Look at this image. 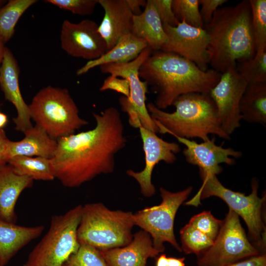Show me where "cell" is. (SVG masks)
<instances>
[{
	"mask_svg": "<svg viewBox=\"0 0 266 266\" xmlns=\"http://www.w3.org/2000/svg\"><path fill=\"white\" fill-rule=\"evenodd\" d=\"M226 266H266V255L260 254Z\"/></svg>",
	"mask_w": 266,
	"mask_h": 266,
	"instance_id": "obj_38",
	"label": "cell"
},
{
	"mask_svg": "<svg viewBox=\"0 0 266 266\" xmlns=\"http://www.w3.org/2000/svg\"><path fill=\"white\" fill-rule=\"evenodd\" d=\"M184 260L185 258L168 257V266H185Z\"/></svg>",
	"mask_w": 266,
	"mask_h": 266,
	"instance_id": "obj_41",
	"label": "cell"
},
{
	"mask_svg": "<svg viewBox=\"0 0 266 266\" xmlns=\"http://www.w3.org/2000/svg\"><path fill=\"white\" fill-rule=\"evenodd\" d=\"M236 69L248 84L266 83V51L238 62Z\"/></svg>",
	"mask_w": 266,
	"mask_h": 266,
	"instance_id": "obj_30",
	"label": "cell"
},
{
	"mask_svg": "<svg viewBox=\"0 0 266 266\" xmlns=\"http://www.w3.org/2000/svg\"><path fill=\"white\" fill-rule=\"evenodd\" d=\"M175 110L166 112L154 103L146 104L159 133L186 139L208 140L209 134L230 140L222 129L215 103L209 93L191 92L180 95L173 102Z\"/></svg>",
	"mask_w": 266,
	"mask_h": 266,
	"instance_id": "obj_4",
	"label": "cell"
},
{
	"mask_svg": "<svg viewBox=\"0 0 266 266\" xmlns=\"http://www.w3.org/2000/svg\"><path fill=\"white\" fill-rule=\"evenodd\" d=\"M227 1L226 0H199V4L201 5L200 13L204 25L210 22L217 9Z\"/></svg>",
	"mask_w": 266,
	"mask_h": 266,
	"instance_id": "obj_37",
	"label": "cell"
},
{
	"mask_svg": "<svg viewBox=\"0 0 266 266\" xmlns=\"http://www.w3.org/2000/svg\"><path fill=\"white\" fill-rule=\"evenodd\" d=\"M0 266H1V265H0Z\"/></svg>",
	"mask_w": 266,
	"mask_h": 266,
	"instance_id": "obj_46",
	"label": "cell"
},
{
	"mask_svg": "<svg viewBox=\"0 0 266 266\" xmlns=\"http://www.w3.org/2000/svg\"><path fill=\"white\" fill-rule=\"evenodd\" d=\"M156 266H168V257L166 254H161L158 257Z\"/></svg>",
	"mask_w": 266,
	"mask_h": 266,
	"instance_id": "obj_42",
	"label": "cell"
},
{
	"mask_svg": "<svg viewBox=\"0 0 266 266\" xmlns=\"http://www.w3.org/2000/svg\"><path fill=\"white\" fill-rule=\"evenodd\" d=\"M93 114L94 128L57 140L51 160L55 178L66 187H77L100 175L113 172L116 155L126 145L124 124L116 108Z\"/></svg>",
	"mask_w": 266,
	"mask_h": 266,
	"instance_id": "obj_1",
	"label": "cell"
},
{
	"mask_svg": "<svg viewBox=\"0 0 266 266\" xmlns=\"http://www.w3.org/2000/svg\"><path fill=\"white\" fill-rule=\"evenodd\" d=\"M5 0H0V8L3 6V4L5 3Z\"/></svg>",
	"mask_w": 266,
	"mask_h": 266,
	"instance_id": "obj_45",
	"label": "cell"
},
{
	"mask_svg": "<svg viewBox=\"0 0 266 266\" xmlns=\"http://www.w3.org/2000/svg\"><path fill=\"white\" fill-rule=\"evenodd\" d=\"M163 24L174 27L179 22L172 9V0H152Z\"/></svg>",
	"mask_w": 266,
	"mask_h": 266,
	"instance_id": "obj_35",
	"label": "cell"
},
{
	"mask_svg": "<svg viewBox=\"0 0 266 266\" xmlns=\"http://www.w3.org/2000/svg\"><path fill=\"white\" fill-rule=\"evenodd\" d=\"M36 1L11 0L0 8V37L4 43L14 35L15 26L23 14Z\"/></svg>",
	"mask_w": 266,
	"mask_h": 266,
	"instance_id": "obj_27",
	"label": "cell"
},
{
	"mask_svg": "<svg viewBox=\"0 0 266 266\" xmlns=\"http://www.w3.org/2000/svg\"><path fill=\"white\" fill-rule=\"evenodd\" d=\"M19 67L10 50L5 47L0 68V87L6 100L11 102L17 111L13 119L15 130L24 133L33 125L29 105L24 100L19 83Z\"/></svg>",
	"mask_w": 266,
	"mask_h": 266,
	"instance_id": "obj_17",
	"label": "cell"
},
{
	"mask_svg": "<svg viewBox=\"0 0 266 266\" xmlns=\"http://www.w3.org/2000/svg\"><path fill=\"white\" fill-rule=\"evenodd\" d=\"M7 116L6 114L0 112V130H2L7 124Z\"/></svg>",
	"mask_w": 266,
	"mask_h": 266,
	"instance_id": "obj_43",
	"label": "cell"
},
{
	"mask_svg": "<svg viewBox=\"0 0 266 266\" xmlns=\"http://www.w3.org/2000/svg\"><path fill=\"white\" fill-rule=\"evenodd\" d=\"M23 133L24 137L21 140H8L7 154L9 160L19 156L48 159L54 157L57 140L51 138L41 128L35 125Z\"/></svg>",
	"mask_w": 266,
	"mask_h": 266,
	"instance_id": "obj_21",
	"label": "cell"
},
{
	"mask_svg": "<svg viewBox=\"0 0 266 266\" xmlns=\"http://www.w3.org/2000/svg\"><path fill=\"white\" fill-rule=\"evenodd\" d=\"M148 46L143 39L134 36L131 33L123 36L110 50L101 57L88 61L76 71L77 75L86 73L90 69L110 64L129 62L135 59Z\"/></svg>",
	"mask_w": 266,
	"mask_h": 266,
	"instance_id": "obj_24",
	"label": "cell"
},
{
	"mask_svg": "<svg viewBox=\"0 0 266 266\" xmlns=\"http://www.w3.org/2000/svg\"><path fill=\"white\" fill-rule=\"evenodd\" d=\"M7 164L17 174L33 180L52 181L56 178L51 159L19 156L10 159Z\"/></svg>",
	"mask_w": 266,
	"mask_h": 266,
	"instance_id": "obj_26",
	"label": "cell"
},
{
	"mask_svg": "<svg viewBox=\"0 0 266 266\" xmlns=\"http://www.w3.org/2000/svg\"><path fill=\"white\" fill-rule=\"evenodd\" d=\"M62 266H108L100 251L86 245H81Z\"/></svg>",
	"mask_w": 266,
	"mask_h": 266,
	"instance_id": "obj_32",
	"label": "cell"
},
{
	"mask_svg": "<svg viewBox=\"0 0 266 266\" xmlns=\"http://www.w3.org/2000/svg\"><path fill=\"white\" fill-rule=\"evenodd\" d=\"M100 252L108 266H146L149 258L160 253L153 246L150 234L142 230L133 235L128 244Z\"/></svg>",
	"mask_w": 266,
	"mask_h": 266,
	"instance_id": "obj_19",
	"label": "cell"
},
{
	"mask_svg": "<svg viewBox=\"0 0 266 266\" xmlns=\"http://www.w3.org/2000/svg\"><path fill=\"white\" fill-rule=\"evenodd\" d=\"M83 205L51 218L49 229L29 254L24 266H62L80 245L77 230Z\"/></svg>",
	"mask_w": 266,
	"mask_h": 266,
	"instance_id": "obj_8",
	"label": "cell"
},
{
	"mask_svg": "<svg viewBox=\"0 0 266 266\" xmlns=\"http://www.w3.org/2000/svg\"><path fill=\"white\" fill-rule=\"evenodd\" d=\"M153 50L148 46L134 60L126 63L110 64L101 66L100 71L110 75L127 79L130 84V96H121L119 103L122 110L127 113L131 126L139 128L142 127L156 133L159 129L150 116L146 104L147 86L141 80L139 70L144 61Z\"/></svg>",
	"mask_w": 266,
	"mask_h": 266,
	"instance_id": "obj_10",
	"label": "cell"
},
{
	"mask_svg": "<svg viewBox=\"0 0 266 266\" xmlns=\"http://www.w3.org/2000/svg\"><path fill=\"white\" fill-rule=\"evenodd\" d=\"M199 0H172V9L176 19L195 27L204 28Z\"/></svg>",
	"mask_w": 266,
	"mask_h": 266,
	"instance_id": "obj_31",
	"label": "cell"
},
{
	"mask_svg": "<svg viewBox=\"0 0 266 266\" xmlns=\"http://www.w3.org/2000/svg\"><path fill=\"white\" fill-rule=\"evenodd\" d=\"M98 25L85 19L77 23L65 20L63 22L60 42L69 55L89 61L98 59L107 51L105 42L98 31Z\"/></svg>",
	"mask_w": 266,
	"mask_h": 266,
	"instance_id": "obj_15",
	"label": "cell"
},
{
	"mask_svg": "<svg viewBox=\"0 0 266 266\" xmlns=\"http://www.w3.org/2000/svg\"><path fill=\"white\" fill-rule=\"evenodd\" d=\"M107 90L115 91L127 98L130 96V84L129 81L125 78L121 79L118 77L109 76L104 80L100 89L101 91Z\"/></svg>",
	"mask_w": 266,
	"mask_h": 266,
	"instance_id": "obj_36",
	"label": "cell"
},
{
	"mask_svg": "<svg viewBox=\"0 0 266 266\" xmlns=\"http://www.w3.org/2000/svg\"><path fill=\"white\" fill-rule=\"evenodd\" d=\"M174 137L186 147L183 151L186 161L198 166L200 172L204 174L216 175L223 170L220 164L233 165L235 161L232 157L239 158L242 156L239 151L216 144L214 137L200 143L189 139Z\"/></svg>",
	"mask_w": 266,
	"mask_h": 266,
	"instance_id": "obj_16",
	"label": "cell"
},
{
	"mask_svg": "<svg viewBox=\"0 0 266 266\" xmlns=\"http://www.w3.org/2000/svg\"><path fill=\"white\" fill-rule=\"evenodd\" d=\"M222 223L223 220L215 218L210 211H203L194 216L188 223L214 241Z\"/></svg>",
	"mask_w": 266,
	"mask_h": 266,
	"instance_id": "obj_33",
	"label": "cell"
},
{
	"mask_svg": "<svg viewBox=\"0 0 266 266\" xmlns=\"http://www.w3.org/2000/svg\"><path fill=\"white\" fill-rule=\"evenodd\" d=\"M203 183L198 193L188 201L190 205L196 206L200 204V200L216 197L223 200L230 209L240 216L245 221L249 234L256 245L263 250L265 247L264 224L262 217V208L266 200V196L260 198L258 195V181L253 179L250 194L232 191L220 182L216 175L200 172ZM260 251V250H259Z\"/></svg>",
	"mask_w": 266,
	"mask_h": 266,
	"instance_id": "obj_7",
	"label": "cell"
},
{
	"mask_svg": "<svg viewBox=\"0 0 266 266\" xmlns=\"http://www.w3.org/2000/svg\"><path fill=\"white\" fill-rule=\"evenodd\" d=\"M29 108L35 125L57 140L88 124L80 117L78 107L66 89L51 86L41 89Z\"/></svg>",
	"mask_w": 266,
	"mask_h": 266,
	"instance_id": "obj_6",
	"label": "cell"
},
{
	"mask_svg": "<svg viewBox=\"0 0 266 266\" xmlns=\"http://www.w3.org/2000/svg\"><path fill=\"white\" fill-rule=\"evenodd\" d=\"M181 249L185 253L199 255L209 248L214 240L189 224L180 231Z\"/></svg>",
	"mask_w": 266,
	"mask_h": 266,
	"instance_id": "obj_29",
	"label": "cell"
},
{
	"mask_svg": "<svg viewBox=\"0 0 266 266\" xmlns=\"http://www.w3.org/2000/svg\"><path fill=\"white\" fill-rule=\"evenodd\" d=\"M261 254L248 240L239 216L229 208L213 244L199 255V266H226Z\"/></svg>",
	"mask_w": 266,
	"mask_h": 266,
	"instance_id": "obj_11",
	"label": "cell"
},
{
	"mask_svg": "<svg viewBox=\"0 0 266 266\" xmlns=\"http://www.w3.org/2000/svg\"><path fill=\"white\" fill-rule=\"evenodd\" d=\"M241 120L266 126V83L248 84L240 102Z\"/></svg>",
	"mask_w": 266,
	"mask_h": 266,
	"instance_id": "obj_25",
	"label": "cell"
},
{
	"mask_svg": "<svg viewBox=\"0 0 266 266\" xmlns=\"http://www.w3.org/2000/svg\"><path fill=\"white\" fill-rule=\"evenodd\" d=\"M131 33L144 40L153 51L162 49L167 36L152 0L146 1L140 14L133 15Z\"/></svg>",
	"mask_w": 266,
	"mask_h": 266,
	"instance_id": "obj_23",
	"label": "cell"
},
{
	"mask_svg": "<svg viewBox=\"0 0 266 266\" xmlns=\"http://www.w3.org/2000/svg\"><path fill=\"white\" fill-rule=\"evenodd\" d=\"M9 139L3 129L0 130V168L8 163L7 144Z\"/></svg>",
	"mask_w": 266,
	"mask_h": 266,
	"instance_id": "obj_39",
	"label": "cell"
},
{
	"mask_svg": "<svg viewBox=\"0 0 266 266\" xmlns=\"http://www.w3.org/2000/svg\"><path fill=\"white\" fill-rule=\"evenodd\" d=\"M33 179L16 173L8 164L0 168V219L15 223L16 202L22 192L32 186Z\"/></svg>",
	"mask_w": 266,
	"mask_h": 266,
	"instance_id": "obj_20",
	"label": "cell"
},
{
	"mask_svg": "<svg viewBox=\"0 0 266 266\" xmlns=\"http://www.w3.org/2000/svg\"><path fill=\"white\" fill-rule=\"evenodd\" d=\"M133 216L132 212L112 210L102 203L86 204L77 230L78 241L99 251L124 246L133 239Z\"/></svg>",
	"mask_w": 266,
	"mask_h": 266,
	"instance_id": "obj_5",
	"label": "cell"
},
{
	"mask_svg": "<svg viewBox=\"0 0 266 266\" xmlns=\"http://www.w3.org/2000/svg\"><path fill=\"white\" fill-rule=\"evenodd\" d=\"M221 73L202 70L194 63L173 53L153 51L139 70V76L156 94L154 104L164 110L181 95L209 93Z\"/></svg>",
	"mask_w": 266,
	"mask_h": 266,
	"instance_id": "obj_2",
	"label": "cell"
},
{
	"mask_svg": "<svg viewBox=\"0 0 266 266\" xmlns=\"http://www.w3.org/2000/svg\"><path fill=\"white\" fill-rule=\"evenodd\" d=\"M44 1L82 16L91 14L98 3V0H47Z\"/></svg>",
	"mask_w": 266,
	"mask_h": 266,
	"instance_id": "obj_34",
	"label": "cell"
},
{
	"mask_svg": "<svg viewBox=\"0 0 266 266\" xmlns=\"http://www.w3.org/2000/svg\"><path fill=\"white\" fill-rule=\"evenodd\" d=\"M249 0L252 12L255 55L258 56L266 51V0Z\"/></svg>",
	"mask_w": 266,
	"mask_h": 266,
	"instance_id": "obj_28",
	"label": "cell"
},
{
	"mask_svg": "<svg viewBox=\"0 0 266 266\" xmlns=\"http://www.w3.org/2000/svg\"><path fill=\"white\" fill-rule=\"evenodd\" d=\"M167 40L161 50L177 54L206 70L209 64V35L204 28L192 26L185 21L172 27L163 25Z\"/></svg>",
	"mask_w": 266,
	"mask_h": 266,
	"instance_id": "obj_13",
	"label": "cell"
},
{
	"mask_svg": "<svg viewBox=\"0 0 266 266\" xmlns=\"http://www.w3.org/2000/svg\"><path fill=\"white\" fill-rule=\"evenodd\" d=\"M4 43H5L0 37V68L3 58L5 48L6 47L4 46Z\"/></svg>",
	"mask_w": 266,
	"mask_h": 266,
	"instance_id": "obj_44",
	"label": "cell"
},
{
	"mask_svg": "<svg viewBox=\"0 0 266 266\" xmlns=\"http://www.w3.org/2000/svg\"><path fill=\"white\" fill-rule=\"evenodd\" d=\"M247 85L236 66L222 73L209 93L217 107L221 128L230 136L240 126V102Z\"/></svg>",
	"mask_w": 266,
	"mask_h": 266,
	"instance_id": "obj_12",
	"label": "cell"
},
{
	"mask_svg": "<svg viewBox=\"0 0 266 266\" xmlns=\"http://www.w3.org/2000/svg\"><path fill=\"white\" fill-rule=\"evenodd\" d=\"M192 190L191 186L176 192L160 187L162 201L159 205L146 207L133 214L134 226L150 234L153 246L160 253L165 251V242L169 243L179 252H182L174 233V218L179 206Z\"/></svg>",
	"mask_w": 266,
	"mask_h": 266,
	"instance_id": "obj_9",
	"label": "cell"
},
{
	"mask_svg": "<svg viewBox=\"0 0 266 266\" xmlns=\"http://www.w3.org/2000/svg\"><path fill=\"white\" fill-rule=\"evenodd\" d=\"M43 226L26 227L0 219V263L5 266L23 247L41 235Z\"/></svg>",
	"mask_w": 266,
	"mask_h": 266,
	"instance_id": "obj_22",
	"label": "cell"
},
{
	"mask_svg": "<svg viewBox=\"0 0 266 266\" xmlns=\"http://www.w3.org/2000/svg\"><path fill=\"white\" fill-rule=\"evenodd\" d=\"M209 37V64L222 73L256 54L249 0L219 8L204 26Z\"/></svg>",
	"mask_w": 266,
	"mask_h": 266,
	"instance_id": "obj_3",
	"label": "cell"
},
{
	"mask_svg": "<svg viewBox=\"0 0 266 266\" xmlns=\"http://www.w3.org/2000/svg\"><path fill=\"white\" fill-rule=\"evenodd\" d=\"M138 129L145 154V166L140 171L130 169L126 171V173L138 182L142 195L149 198L156 193L155 187L151 181L155 166L161 161L168 164L174 163L177 160L176 154L180 152L181 148L177 143L164 140L156 133L142 127Z\"/></svg>",
	"mask_w": 266,
	"mask_h": 266,
	"instance_id": "obj_14",
	"label": "cell"
},
{
	"mask_svg": "<svg viewBox=\"0 0 266 266\" xmlns=\"http://www.w3.org/2000/svg\"><path fill=\"white\" fill-rule=\"evenodd\" d=\"M133 15H138L141 13V7H145L146 1L145 0H126Z\"/></svg>",
	"mask_w": 266,
	"mask_h": 266,
	"instance_id": "obj_40",
	"label": "cell"
},
{
	"mask_svg": "<svg viewBox=\"0 0 266 266\" xmlns=\"http://www.w3.org/2000/svg\"><path fill=\"white\" fill-rule=\"evenodd\" d=\"M98 3L104 13L98 31L108 51L123 36L131 33L133 14L126 0H98Z\"/></svg>",
	"mask_w": 266,
	"mask_h": 266,
	"instance_id": "obj_18",
	"label": "cell"
}]
</instances>
